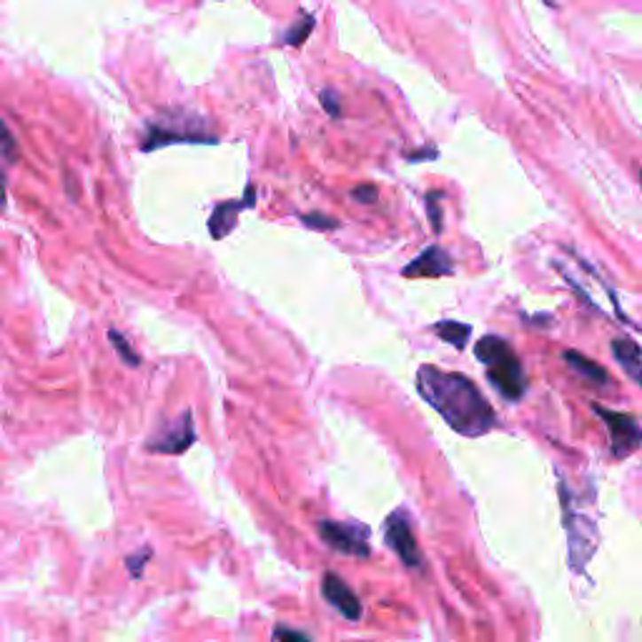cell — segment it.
Masks as SVG:
<instances>
[{
    "label": "cell",
    "instance_id": "cell-1",
    "mask_svg": "<svg viewBox=\"0 0 642 642\" xmlns=\"http://www.w3.org/2000/svg\"><path fill=\"white\" fill-rule=\"evenodd\" d=\"M417 392L462 437H482L497 427V414L474 381L432 364L417 369Z\"/></svg>",
    "mask_w": 642,
    "mask_h": 642
},
{
    "label": "cell",
    "instance_id": "cell-2",
    "mask_svg": "<svg viewBox=\"0 0 642 642\" xmlns=\"http://www.w3.org/2000/svg\"><path fill=\"white\" fill-rule=\"evenodd\" d=\"M477 362L484 366L487 380L507 402H520L527 395V374L520 356L507 339L495 334L482 336L474 347Z\"/></svg>",
    "mask_w": 642,
    "mask_h": 642
},
{
    "label": "cell",
    "instance_id": "cell-3",
    "mask_svg": "<svg viewBox=\"0 0 642 642\" xmlns=\"http://www.w3.org/2000/svg\"><path fill=\"white\" fill-rule=\"evenodd\" d=\"M219 138L208 133L204 118L191 114H160L156 121H151L144 133L141 148L151 153L156 148L171 146V144H216Z\"/></svg>",
    "mask_w": 642,
    "mask_h": 642
},
{
    "label": "cell",
    "instance_id": "cell-4",
    "mask_svg": "<svg viewBox=\"0 0 642 642\" xmlns=\"http://www.w3.org/2000/svg\"><path fill=\"white\" fill-rule=\"evenodd\" d=\"M319 537L326 542V547H332L334 552L356 560L369 557V535L372 529L362 522H334V520H319L317 522Z\"/></svg>",
    "mask_w": 642,
    "mask_h": 642
},
{
    "label": "cell",
    "instance_id": "cell-5",
    "mask_svg": "<svg viewBox=\"0 0 642 642\" xmlns=\"http://www.w3.org/2000/svg\"><path fill=\"white\" fill-rule=\"evenodd\" d=\"M595 414L605 422L607 435H610V452L615 459H625L635 450L642 447V427L632 414H622L615 409H605L599 404H592Z\"/></svg>",
    "mask_w": 642,
    "mask_h": 642
},
{
    "label": "cell",
    "instance_id": "cell-6",
    "mask_svg": "<svg viewBox=\"0 0 642 642\" xmlns=\"http://www.w3.org/2000/svg\"><path fill=\"white\" fill-rule=\"evenodd\" d=\"M384 542L389 544V550L395 552L409 569H419L424 565V557L417 547V537H414V527H411V517L407 510H395L387 520H384Z\"/></svg>",
    "mask_w": 642,
    "mask_h": 642
},
{
    "label": "cell",
    "instance_id": "cell-7",
    "mask_svg": "<svg viewBox=\"0 0 642 642\" xmlns=\"http://www.w3.org/2000/svg\"><path fill=\"white\" fill-rule=\"evenodd\" d=\"M196 442V429H193V417L186 409L174 422L160 424V429L148 439V452L156 454H184L193 447Z\"/></svg>",
    "mask_w": 642,
    "mask_h": 642
},
{
    "label": "cell",
    "instance_id": "cell-8",
    "mask_svg": "<svg viewBox=\"0 0 642 642\" xmlns=\"http://www.w3.org/2000/svg\"><path fill=\"white\" fill-rule=\"evenodd\" d=\"M321 595L334 607L336 613L341 615V617H347L349 622H359V620H362V613H364V610H362V599L356 598V592H354L339 575H334V572H326V575H324V580H321Z\"/></svg>",
    "mask_w": 642,
    "mask_h": 642
},
{
    "label": "cell",
    "instance_id": "cell-9",
    "mask_svg": "<svg viewBox=\"0 0 642 642\" xmlns=\"http://www.w3.org/2000/svg\"><path fill=\"white\" fill-rule=\"evenodd\" d=\"M254 204H256V189H254V186H247L244 199L221 201V204L214 208L211 219H208V231H211V239H223V236L231 234L236 226V219H239V214H241L244 208H251Z\"/></svg>",
    "mask_w": 642,
    "mask_h": 642
},
{
    "label": "cell",
    "instance_id": "cell-10",
    "mask_svg": "<svg viewBox=\"0 0 642 642\" xmlns=\"http://www.w3.org/2000/svg\"><path fill=\"white\" fill-rule=\"evenodd\" d=\"M454 271V259L450 251L442 247L424 248L422 254L404 266V277L419 278V277H450Z\"/></svg>",
    "mask_w": 642,
    "mask_h": 642
},
{
    "label": "cell",
    "instance_id": "cell-11",
    "mask_svg": "<svg viewBox=\"0 0 642 642\" xmlns=\"http://www.w3.org/2000/svg\"><path fill=\"white\" fill-rule=\"evenodd\" d=\"M610 349H613L615 362L622 366V372H625V374H628L630 380L635 381L638 387H642V351H640V347H638L632 339L617 336V339H613Z\"/></svg>",
    "mask_w": 642,
    "mask_h": 642
},
{
    "label": "cell",
    "instance_id": "cell-12",
    "mask_svg": "<svg viewBox=\"0 0 642 642\" xmlns=\"http://www.w3.org/2000/svg\"><path fill=\"white\" fill-rule=\"evenodd\" d=\"M562 359H565L569 369H572L575 374H580L584 381H590V384H595V387H610V374L605 372V366H599L598 362L583 356L580 351L568 349L562 354Z\"/></svg>",
    "mask_w": 642,
    "mask_h": 642
},
{
    "label": "cell",
    "instance_id": "cell-13",
    "mask_svg": "<svg viewBox=\"0 0 642 642\" xmlns=\"http://www.w3.org/2000/svg\"><path fill=\"white\" fill-rule=\"evenodd\" d=\"M435 334L444 341H450L457 351H462L467 347L472 326L462 324V321H439V324H435Z\"/></svg>",
    "mask_w": 642,
    "mask_h": 642
},
{
    "label": "cell",
    "instance_id": "cell-14",
    "mask_svg": "<svg viewBox=\"0 0 642 642\" xmlns=\"http://www.w3.org/2000/svg\"><path fill=\"white\" fill-rule=\"evenodd\" d=\"M317 26V20H314V15L311 13H301L299 15V20L289 26V30L281 35V43L284 45H292V48H301V45L307 43L309 35H311V30Z\"/></svg>",
    "mask_w": 642,
    "mask_h": 642
},
{
    "label": "cell",
    "instance_id": "cell-15",
    "mask_svg": "<svg viewBox=\"0 0 642 642\" xmlns=\"http://www.w3.org/2000/svg\"><path fill=\"white\" fill-rule=\"evenodd\" d=\"M444 199L442 191H427L424 193V206H427V219L432 223L435 234H442L444 231V214H442V206L439 201Z\"/></svg>",
    "mask_w": 642,
    "mask_h": 642
},
{
    "label": "cell",
    "instance_id": "cell-16",
    "mask_svg": "<svg viewBox=\"0 0 642 642\" xmlns=\"http://www.w3.org/2000/svg\"><path fill=\"white\" fill-rule=\"evenodd\" d=\"M108 339H111V344H114V349L116 354L121 356V362L126 366H141V356L133 351V347L129 344V339L121 334L118 329H108Z\"/></svg>",
    "mask_w": 642,
    "mask_h": 642
},
{
    "label": "cell",
    "instance_id": "cell-17",
    "mask_svg": "<svg viewBox=\"0 0 642 642\" xmlns=\"http://www.w3.org/2000/svg\"><path fill=\"white\" fill-rule=\"evenodd\" d=\"M301 221L311 226V229H317V231H332V229H339V221L332 219V216H324L321 211H311V214H304Z\"/></svg>",
    "mask_w": 642,
    "mask_h": 642
},
{
    "label": "cell",
    "instance_id": "cell-18",
    "mask_svg": "<svg viewBox=\"0 0 642 642\" xmlns=\"http://www.w3.org/2000/svg\"><path fill=\"white\" fill-rule=\"evenodd\" d=\"M271 640L274 642H311L309 640L307 632L294 630V628H289V625H277L274 632H271Z\"/></svg>",
    "mask_w": 642,
    "mask_h": 642
},
{
    "label": "cell",
    "instance_id": "cell-19",
    "mask_svg": "<svg viewBox=\"0 0 642 642\" xmlns=\"http://www.w3.org/2000/svg\"><path fill=\"white\" fill-rule=\"evenodd\" d=\"M351 199H354V201H359V204L372 206V204H377V199H380V191L374 189L372 184H364V186H356V189H351Z\"/></svg>",
    "mask_w": 642,
    "mask_h": 642
},
{
    "label": "cell",
    "instance_id": "cell-20",
    "mask_svg": "<svg viewBox=\"0 0 642 642\" xmlns=\"http://www.w3.org/2000/svg\"><path fill=\"white\" fill-rule=\"evenodd\" d=\"M321 106H324V111L332 118L341 116V101H339V96H336L332 88L321 90Z\"/></svg>",
    "mask_w": 642,
    "mask_h": 642
},
{
    "label": "cell",
    "instance_id": "cell-21",
    "mask_svg": "<svg viewBox=\"0 0 642 642\" xmlns=\"http://www.w3.org/2000/svg\"><path fill=\"white\" fill-rule=\"evenodd\" d=\"M439 156L437 146H424V148H414V151H407L404 159L411 160V163H419V160H435Z\"/></svg>",
    "mask_w": 642,
    "mask_h": 642
},
{
    "label": "cell",
    "instance_id": "cell-22",
    "mask_svg": "<svg viewBox=\"0 0 642 642\" xmlns=\"http://www.w3.org/2000/svg\"><path fill=\"white\" fill-rule=\"evenodd\" d=\"M3 156L8 163H13L15 160V144H13V133L8 126H3Z\"/></svg>",
    "mask_w": 642,
    "mask_h": 642
},
{
    "label": "cell",
    "instance_id": "cell-23",
    "mask_svg": "<svg viewBox=\"0 0 642 642\" xmlns=\"http://www.w3.org/2000/svg\"><path fill=\"white\" fill-rule=\"evenodd\" d=\"M544 3H547V5H552V8H555V0H544Z\"/></svg>",
    "mask_w": 642,
    "mask_h": 642
},
{
    "label": "cell",
    "instance_id": "cell-24",
    "mask_svg": "<svg viewBox=\"0 0 642 642\" xmlns=\"http://www.w3.org/2000/svg\"><path fill=\"white\" fill-rule=\"evenodd\" d=\"M640 186H642V171H640Z\"/></svg>",
    "mask_w": 642,
    "mask_h": 642
}]
</instances>
